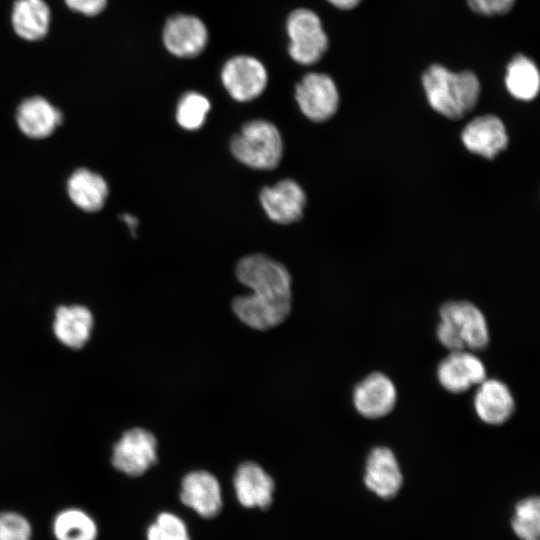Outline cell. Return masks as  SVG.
<instances>
[{"instance_id":"277c9868","label":"cell","mask_w":540,"mask_h":540,"mask_svg":"<svg viewBox=\"0 0 540 540\" xmlns=\"http://www.w3.org/2000/svg\"><path fill=\"white\" fill-rule=\"evenodd\" d=\"M234 157L248 167L269 170L275 168L283 153L278 129L265 120L246 123L230 144Z\"/></svg>"},{"instance_id":"3957f363","label":"cell","mask_w":540,"mask_h":540,"mask_svg":"<svg viewBox=\"0 0 540 540\" xmlns=\"http://www.w3.org/2000/svg\"><path fill=\"white\" fill-rule=\"evenodd\" d=\"M436 335L451 351L469 348L484 349L489 343V330L482 311L468 301H450L439 311Z\"/></svg>"},{"instance_id":"30bf717a","label":"cell","mask_w":540,"mask_h":540,"mask_svg":"<svg viewBox=\"0 0 540 540\" xmlns=\"http://www.w3.org/2000/svg\"><path fill=\"white\" fill-rule=\"evenodd\" d=\"M440 385L451 393H462L486 379L484 363L474 353L451 351L437 367Z\"/></svg>"},{"instance_id":"9a60e30c","label":"cell","mask_w":540,"mask_h":540,"mask_svg":"<svg viewBox=\"0 0 540 540\" xmlns=\"http://www.w3.org/2000/svg\"><path fill=\"white\" fill-rule=\"evenodd\" d=\"M465 147L488 159L494 158L508 144V135L501 119L483 115L470 121L462 131Z\"/></svg>"},{"instance_id":"4316f807","label":"cell","mask_w":540,"mask_h":540,"mask_svg":"<svg viewBox=\"0 0 540 540\" xmlns=\"http://www.w3.org/2000/svg\"><path fill=\"white\" fill-rule=\"evenodd\" d=\"M32 530L26 518L15 512L0 514V540H31Z\"/></svg>"},{"instance_id":"f1b7e54d","label":"cell","mask_w":540,"mask_h":540,"mask_svg":"<svg viewBox=\"0 0 540 540\" xmlns=\"http://www.w3.org/2000/svg\"><path fill=\"white\" fill-rule=\"evenodd\" d=\"M64 2L73 12L88 17L99 15L108 4V0H64Z\"/></svg>"},{"instance_id":"d6986e66","label":"cell","mask_w":540,"mask_h":540,"mask_svg":"<svg viewBox=\"0 0 540 540\" xmlns=\"http://www.w3.org/2000/svg\"><path fill=\"white\" fill-rule=\"evenodd\" d=\"M67 193L76 207L93 213L103 208L109 188L100 174L88 168H78L68 178Z\"/></svg>"},{"instance_id":"83f0119b","label":"cell","mask_w":540,"mask_h":540,"mask_svg":"<svg viewBox=\"0 0 540 540\" xmlns=\"http://www.w3.org/2000/svg\"><path fill=\"white\" fill-rule=\"evenodd\" d=\"M516 0H467L469 7L485 16L503 15L509 12Z\"/></svg>"},{"instance_id":"ba28073f","label":"cell","mask_w":540,"mask_h":540,"mask_svg":"<svg viewBox=\"0 0 540 540\" xmlns=\"http://www.w3.org/2000/svg\"><path fill=\"white\" fill-rule=\"evenodd\" d=\"M295 99L302 113L315 122L331 118L339 105V93L333 79L317 72L305 75L296 85Z\"/></svg>"},{"instance_id":"603a6c76","label":"cell","mask_w":540,"mask_h":540,"mask_svg":"<svg viewBox=\"0 0 540 540\" xmlns=\"http://www.w3.org/2000/svg\"><path fill=\"white\" fill-rule=\"evenodd\" d=\"M53 532L57 540H95L97 526L87 513L73 508L56 516Z\"/></svg>"},{"instance_id":"8fae6325","label":"cell","mask_w":540,"mask_h":540,"mask_svg":"<svg viewBox=\"0 0 540 540\" xmlns=\"http://www.w3.org/2000/svg\"><path fill=\"white\" fill-rule=\"evenodd\" d=\"M352 400L356 411L363 417L380 418L394 408L397 390L388 376L374 372L355 386Z\"/></svg>"},{"instance_id":"cb8c5ba5","label":"cell","mask_w":540,"mask_h":540,"mask_svg":"<svg viewBox=\"0 0 540 540\" xmlns=\"http://www.w3.org/2000/svg\"><path fill=\"white\" fill-rule=\"evenodd\" d=\"M511 525L521 540H539L540 501L537 496L528 497L516 504Z\"/></svg>"},{"instance_id":"ffe728a7","label":"cell","mask_w":540,"mask_h":540,"mask_svg":"<svg viewBox=\"0 0 540 540\" xmlns=\"http://www.w3.org/2000/svg\"><path fill=\"white\" fill-rule=\"evenodd\" d=\"M93 327V316L82 305L59 306L55 311L53 331L57 339L72 349L82 348Z\"/></svg>"},{"instance_id":"8992f818","label":"cell","mask_w":540,"mask_h":540,"mask_svg":"<svg viewBox=\"0 0 540 540\" xmlns=\"http://www.w3.org/2000/svg\"><path fill=\"white\" fill-rule=\"evenodd\" d=\"M113 466L129 476H140L157 461V440L142 428H133L125 433L113 447Z\"/></svg>"},{"instance_id":"5b68a950","label":"cell","mask_w":540,"mask_h":540,"mask_svg":"<svg viewBox=\"0 0 540 540\" xmlns=\"http://www.w3.org/2000/svg\"><path fill=\"white\" fill-rule=\"evenodd\" d=\"M286 30L290 39L289 54L299 64L316 63L328 48V38L321 20L310 9L294 10L287 19Z\"/></svg>"},{"instance_id":"ac0fdd59","label":"cell","mask_w":540,"mask_h":540,"mask_svg":"<svg viewBox=\"0 0 540 540\" xmlns=\"http://www.w3.org/2000/svg\"><path fill=\"white\" fill-rule=\"evenodd\" d=\"M239 502L248 508H267L272 502L273 479L256 463L241 464L234 477Z\"/></svg>"},{"instance_id":"6da1fadb","label":"cell","mask_w":540,"mask_h":540,"mask_svg":"<svg viewBox=\"0 0 540 540\" xmlns=\"http://www.w3.org/2000/svg\"><path fill=\"white\" fill-rule=\"evenodd\" d=\"M236 275L252 291L232 302L234 313L243 323L268 330L287 318L291 310V277L281 263L262 254L249 255L238 262Z\"/></svg>"},{"instance_id":"5bb4252c","label":"cell","mask_w":540,"mask_h":540,"mask_svg":"<svg viewBox=\"0 0 540 540\" xmlns=\"http://www.w3.org/2000/svg\"><path fill=\"white\" fill-rule=\"evenodd\" d=\"M403 482L401 469L395 454L387 447H376L369 453L364 483L366 487L383 499L394 497Z\"/></svg>"},{"instance_id":"484cf974","label":"cell","mask_w":540,"mask_h":540,"mask_svg":"<svg viewBox=\"0 0 540 540\" xmlns=\"http://www.w3.org/2000/svg\"><path fill=\"white\" fill-rule=\"evenodd\" d=\"M148 540H189L184 522L168 512L159 514L147 531Z\"/></svg>"},{"instance_id":"9c48e42d","label":"cell","mask_w":540,"mask_h":540,"mask_svg":"<svg viewBox=\"0 0 540 540\" xmlns=\"http://www.w3.org/2000/svg\"><path fill=\"white\" fill-rule=\"evenodd\" d=\"M208 31L198 17L177 14L170 17L163 29L166 49L180 58L198 56L206 47Z\"/></svg>"},{"instance_id":"7c38bea8","label":"cell","mask_w":540,"mask_h":540,"mask_svg":"<svg viewBox=\"0 0 540 540\" xmlns=\"http://www.w3.org/2000/svg\"><path fill=\"white\" fill-rule=\"evenodd\" d=\"M260 202L267 216L279 224L298 221L306 203L302 188L293 180L285 179L260 193Z\"/></svg>"},{"instance_id":"d4e9b609","label":"cell","mask_w":540,"mask_h":540,"mask_svg":"<svg viewBox=\"0 0 540 540\" xmlns=\"http://www.w3.org/2000/svg\"><path fill=\"white\" fill-rule=\"evenodd\" d=\"M210 108V102L204 95L188 92L178 102L177 123L186 130H197L203 126Z\"/></svg>"},{"instance_id":"f546056e","label":"cell","mask_w":540,"mask_h":540,"mask_svg":"<svg viewBox=\"0 0 540 540\" xmlns=\"http://www.w3.org/2000/svg\"><path fill=\"white\" fill-rule=\"evenodd\" d=\"M329 3L339 9L349 10L356 7L361 0H327Z\"/></svg>"},{"instance_id":"e0dca14e","label":"cell","mask_w":540,"mask_h":540,"mask_svg":"<svg viewBox=\"0 0 540 540\" xmlns=\"http://www.w3.org/2000/svg\"><path fill=\"white\" fill-rule=\"evenodd\" d=\"M182 502L205 518L217 515L222 506L217 479L207 471H194L182 480Z\"/></svg>"},{"instance_id":"7402d4cb","label":"cell","mask_w":540,"mask_h":540,"mask_svg":"<svg viewBox=\"0 0 540 540\" xmlns=\"http://www.w3.org/2000/svg\"><path fill=\"white\" fill-rule=\"evenodd\" d=\"M505 85L516 99L532 100L537 96L540 88L537 66L525 55H515L507 65Z\"/></svg>"},{"instance_id":"4dcf8cb0","label":"cell","mask_w":540,"mask_h":540,"mask_svg":"<svg viewBox=\"0 0 540 540\" xmlns=\"http://www.w3.org/2000/svg\"><path fill=\"white\" fill-rule=\"evenodd\" d=\"M121 219L123 220V222H125V224L129 228L131 234L135 235L136 228L138 226L137 218L135 216L131 215V214H123L121 216Z\"/></svg>"},{"instance_id":"4fadbf2b","label":"cell","mask_w":540,"mask_h":540,"mask_svg":"<svg viewBox=\"0 0 540 540\" xmlns=\"http://www.w3.org/2000/svg\"><path fill=\"white\" fill-rule=\"evenodd\" d=\"M15 119L19 130L28 138L44 139L63 122V113L45 97L25 98L17 107Z\"/></svg>"},{"instance_id":"44dd1931","label":"cell","mask_w":540,"mask_h":540,"mask_svg":"<svg viewBox=\"0 0 540 540\" xmlns=\"http://www.w3.org/2000/svg\"><path fill=\"white\" fill-rule=\"evenodd\" d=\"M11 23L14 32L23 40L39 41L49 32L51 10L45 0H15Z\"/></svg>"},{"instance_id":"52a82bcc","label":"cell","mask_w":540,"mask_h":540,"mask_svg":"<svg viewBox=\"0 0 540 540\" xmlns=\"http://www.w3.org/2000/svg\"><path fill=\"white\" fill-rule=\"evenodd\" d=\"M221 80L230 96L239 102L259 97L265 90L268 74L255 57L239 55L229 59L222 68Z\"/></svg>"},{"instance_id":"7a4b0ae2","label":"cell","mask_w":540,"mask_h":540,"mask_svg":"<svg viewBox=\"0 0 540 540\" xmlns=\"http://www.w3.org/2000/svg\"><path fill=\"white\" fill-rule=\"evenodd\" d=\"M422 84L430 106L449 119L468 114L480 95V83L472 71L453 72L440 64L428 67Z\"/></svg>"},{"instance_id":"2e32d148","label":"cell","mask_w":540,"mask_h":540,"mask_svg":"<svg viewBox=\"0 0 540 540\" xmlns=\"http://www.w3.org/2000/svg\"><path fill=\"white\" fill-rule=\"evenodd\" d=\"M473 406L480 420L501 425L513 414L515 402L508 386L497 379H484L477 385Z\"/></svg>"}]
</instances>
